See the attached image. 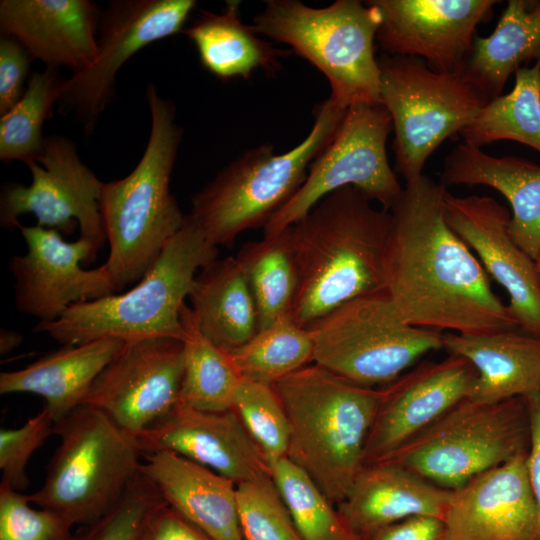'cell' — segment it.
I'll use <instances>...</instances> for the list:
<instances>
[{
    "instance_id": "obj_25",
    "label": "cell",
    "mask_w": 540,
    "mask_h": 540,
    "mask_svg": "<svg viewBox=\"0 0 540 540\" xmlns=\"http://www.w3.org/2000/svg\"><path fill=\"white\" fill-rule=\"evenodd\" d=\"M440 183L484 185L500 192L511 207L509 232L532 259L540 251V165L514 156L496 157L462 142L446 156Z\"/></svg>"
},
{
    "instance_id": "obj_28",
    "label": "cell",
    "mask_w": 540,
    "mask_h": 540,
    "mask_svg": "<svg viewBox=\"0 0 540 540\" xmlns=\"http://www.w3.org/2000/svg\"><path fill=\"white\" fill-rule=\"evenodd\" d=\"M183 33L194 44L204 69L222 80L247 79L258 70L275 74L280 59L291 52L271 45L246 25L236 0L227 1L219 13L200 11Z\"/></svg>"
},
{
    "instance_id": "obj_41",
    "label": "cell",
    "mask_w": 540,
    "mask_h": 540,
    "mask_svg": "<svg viewBox=\"0 0 540 540\" xmlns=\"http://www.w3.org/2000/svg\"><path fill=\"white\" fill-rule=\"evenodd\" d=\"M54 424L53 417L44 407L21 427L0 430V484L16 491L27 488L28 462L33 453L53 434Z\"/></svg>"
},
{
    "instance_id": "obj_26",
    "label": "cell",
    "mask_w": 540,
    "mask_h": 540,
    "mask_svg": "<svg viewBox=\"0 0 540 540\" xmlns=\"http://www.w3.org/2000/svg\"><path fill=\"white\" fill-rule=\"evenodd\" d=\"M443 349L468 360L477 372L470 399L494 404L540 391V338L513 330L443 333Z\"/></svg>"
},
{
    "instance_id": "obj_38",
    "label": "cell",
    "mask_w": 540,
    "mask_h": 540,
    "mask_svg": "<svg viewBox=\"0 0 540 540\" xmlns=\"http://www.w3.org/2000/svg\"><path fill=\"white\" fill-rule=\"evenodd\" d=\"M243 540H302L270 475L237 484Z\"/></svg>"
},
{
    "instance_id": "obj_35",
    "label": "cell",
    "mask_w": 540,
    "mask_h": 540,
    "mask_svg": "<svg viewBox=\"0 0 540 540\" xmlns=\"http://www.w3.org/2000/svg\"><path fill=\"white\" fill-rule=\"evenodd\" d=\"M59 69L46 67L31 74L20 100L0 119V159L3 162L34 161L41 153L45 137L42 126L53 113L65 87Z\"/></svg>"
},
{
    "instance_id": "obj_36",
    "label": "cell",
    "mask_w": 540,
    "mask_h": 540,
    "mask_svg": "<svg viewBox=\"0 0 540 540\" xmlns=\"http://www.w3.org/2000/svg\"><path fill=\"white\" fill-rule=\"evenodd\" d=\"M268 465L302 540H362L302 468L288 457Z\"/></svg>"
},
{
    "instance_id": "obj_10",
    "label": "cell",
    "mask_w": 540,
    "mask_h": 540,
    "mask_svg": "<svg viewBox=\"0 0 540 540\" xmlns=\"http://www.w3.org/2000/svg\"><path fill=\"white\" fill-rule=\"evenodd\" d=\"M528 445L529 418L524 398L494 404L466 398L383 461L455 491L527 452Z\"/></svg>"
},
{
    "instance_id": "obj_47",
    "label": "cell",
    "mask_w": 540,
    "mask_h": 540,
    "mask_svg": "<svg viewBox=\"0 0 540 540\" xmlns=\"http://www.w3.org/2000/svg\"><path fill=\"white\" fill-rule=\"evenodd\" d=\"M534 262H535L536 270L540 279V251L537 254L536 258L534 259Z\"/></svg>"
},
{
    "instance_id": "obj_42",
    "label": "cell",
    "mask_w": 540,
    "mask_h": 540,
    "mask_svg": "<svg viewBox=\"0 0 540 540\" xmlns=\"http://www.w3.org/2000/svg\"><path fill=\"white\" fill-rule=\"evenodd\" d=\"M31 56L14 39L0 38V114L9 111L23 96L31 74Z\"/></svg>"
},
{
    "instance_id": "obj_29",
    "label": "cell",
    "mask_w": 540,
    "mask_h": 540,
    "mask_svg": "<svg viewBox=\"0 0 540 540\" xmlns=\"http://www.w3.org/2000/svg\"><path fill=\"white\" fill-rule=\"evenodd\" d=\"M188 297L203 334L226 351L243 345L259 330L254 295L236 257L215 259L203 267Z\"/></svg>"
},
{
    "instance_id": "obj_44",
    "label": "cell",
    "mask_w": 540,
    "mask_h": 540,
    "mask_svg": "<svg viewBox=\"0 0 540 540\" xmlns=\"http://www.w3.org/2000/svg\"><path fill=\"white\" fill-rule=\"evenodd\" d=\"M364 540H447V535L444 520L418 515L381 528Z\"/></svg>"
},
{
    "instance_id": "obj_13",
    "label": "cell",
    "mask_w": 540,
    "mask_h": 540,
    "mask_svg": "<svg viewBox=\"0 0 540 540\" xmlns=\"http://www.w3.org/2000/svg\"><path fill=\"white\" fill-rule=\"evenodd\" d=\"M195 0H112L102 11L97 54L84 70L66 78L59 101L93 133L100 114L115 95L120 68L144 47L183 32Z\"/></svg>"
},
{
    "instance_id": "obj_2",
    "label": "cell",
    "mask_w": 540,
    "mask_h": 540,
    "mask_svg": "<svg viewBox=\"0 0 540 540\" xmlns=\"http://www.w3.org/2000/svg\"><path fill=\"white\" fill-rule=\"evenodd\" d=\"M348 186L291 226L299 289L291 319L307 328L355 298L387 288L392 216Z\"/></svg>"
},
{
    "instance_id": "obj_16",
    "label": "cell",
    "mask_w": 540,
    "mask_h": 540,
    "mask_svg": "<svg viewBox=\"0 0 540 540\" xmlns=\"http://www.w3.org/2000/svg\"><path fill=\"white\" fill-rule=\"evenodd\" d=\"M27 251L15 255L9 270L15 278L14 303L39 322H54L78 303L114 294L116 287L104 264L86 270L97 255L91 242H66L56 229L19 225Z\"/></svg>"
},
{
    "instance_id": "obj_32",
    "label": "cell",
    "mask_w": 540,
    "mask_h": 540,
    "mask_svg": "<svg viewBox=\"0 0 540 540\" xmlns=\"http://www.w3.org/2000/svg\"><path fill=\"white\" fill-rule=\"evenodd\" d=\"M184 371L179 404L207 412L232 409L242 380L229 353L208 339L191 307L181 309Z\"/></svg>"
},
{
    "instance_id": "obj_22",
    "label": "cell",
    "mask_w": 540,
    "mask_h": 540,
    "mask_svg": "<svg viewBox=\"0 0 540 540\" xmlns=\"http://www.w3.org/2000/svg\"><path fill=\"white\" fill-rule=\"evenodd\" d=\"M102 11L90 0H1V36L46 67L87 68L97 54Z\"/></svg>"
},
{
    "instance_id": "obj_11",
    "label": "cell",
    "mask_w": 540,
    "mask_h": 540,
    "mask_svg": "<svg viewBox=\"0 0 540 540\" xmlns=\"http://www.w3.org/2000/svg\"><path fill=\"white\" fill-rule=\"evenodd\" d=\"M380 103L392 119L395 171L405 183L423 175L427 159L468 126L490 101L461 73L438 72L423 60L378 58Z\"/></svg>"
},
{
    "instance_id": "obj_46",
    "label": "cell",
    "mask_w": 540,
    "mask_h": 540,
    "mask_svg": "<svg viewBox=\"0 0 540 540\" xmlns=\"http://www.w3.org/2000/svg\"><path fill=\"white\" fill-rule=\"evenodd\" d=\"M22 342L19 332L1 328L0 330V353L6 355L17 348Z\"/></svg>"
},
{
    "instance_id": "obj_33",
    "label": "cell",
    "mask_w": 540,
    "mask_h": 540,
    "mask_svg": "<svg viewBox=\"0 0 540 540\" xmlns=\"http://www.w3.org/2000/svg\"><path fill=\"white\" fill-rule=\"evenodd\" d=\"M460 135L479 148L512 140L540 154V65L518 69L513 89L490 100Z\"/></svg>"
},
{
    "instance_id": "obj_43",
    "label": "cell",
    "mask_w": 540,
    "mask_h": 540,
    "mask_svg": "<svg viewBox=\"0 0 540 540\" xmlns=\"http://www.w3.org/2000/svg\"><path fill=\"white\" fill-rule=\"evenodd\" d=\"M139 540H212L166 503L148 518Z\"/></svg>"
},
{
    "instance_id": "obj_12",
    "label": "cell",
    "mask_w": 540,
    "mask_h": 540,
    "mask_svg": "<svg viewBox=\"0 0 540 540\" xmlns=\"http://www.w3.org/2000/svg\"><path fill=\"white\" fill-rule=\"evenodd\" d=\"M392 130L391 116L381 103L351 105L332 141L311 164L304 183L264 226V235L292 226L325 196L348 186L389 211L403 189L387 158Z\"/></svg>"
},
{
    "instance_id": "obj_21",
    "label": "cell",
    "mask_w": 540,
    "mask_h": 540,
    "mask_svg": "<svg viewBox=\"0 0 540 540\" xmlns=\"http://www.w3.org/2000/svg\"><path fill=\"white\" fill-rule=\"evenodd\" d=\"M137 439L143 453L172 452L236 484L270 475L262 452L232 409L207 412L179 404Z\"/></svg>"
},
{
    "instance_id": "obj_23",
    "label": "cell",
    "mask_w": 540,
    "mask_h": 540,
    "mask_svg": "<svg viewBox=\"0 0 540 540\" xmlns=\"http://www.w3.org/2000/svg\"><path fill=\"white\" fill-rule=\"evenodd\" d=\"M453 491L387 461L364 465L337 509L362 540L393 523L418 515L444 520Z\"/></svg>"
},
{
    "instance_id": "obj_15",
    "label": "cell",
    "mask_w": 540,
    "mask_h": 540,
    "mask_svg": "<svg viewBox=\"0 0 540 540\" xmlns=\"http://www.w3.org/2000/svg\"><path fill=\"white\" fill-rule=\"evenodd\" d=\"M183 371L182 340L154 337L125 342L82 405L102 411L138 437L179 405Z\"/></svg>"
},
{
    "instance_id": "obj_5",
    "label": "cell",
    "mask_w": 540,
    "mask_h": 540,
    "mask_svg": "<svg viewBox=\"0 0 540 540\" xmlns=\"http://www.w3.org/2000/svg\"><path fill=\"white\" fill-rule=\"evenodd\" d=\"M212 245L187 215L182 228L129 291L70 306L54 322L33 331L62 345L103 338L130 342L166 337L182 340L181 309L198 272L217 259Z\"/></svg>"
},
{
    "instance_id": "obj_39",
    "label": "cell",
    "mask_w": 540,
    "mask_h": 540,
    "mask_svg": "<svg viewBox=\"0 0 540 540\" xmlns=\"http://www.w3.org/2000/svg\"><path fill=\"white\" fill-rule=\"evenodd\" d=\"M163 503L157 488L139 470L117 504L84 526L74 540H139L148 518Z\"/></svg>"
},
{
    "instance_id": "obj_18",
    "label": "cell",
    "mask_w": 540,
    "mask_h": 540,
    "mask_svg": "<svg viewBox=\"0 0 540 540\" xmlns=\"http://www.w3.org/2000/svg\"><path fill=\"white\" fill-rule=\"evenodd\" d=\"M444 216L509 296L518 327L540 338V279L532 259L509 232L511 213L490 196H456L446 190Z\"/></svg>"
},
{
    "instance_id": "obj_45",
    "label": "cell",
    "mask_w": 540,
    "mask_h": 540,
    "mask_svg": "<svg viewBox=\"0 0 540 540\" xmlns=\"http://www.w3.org/2000/svg\"><path fill=\"white\" fill-rule=\"evenodd\" d=\"M529 418V445L526 469L538 512V540H540V391L524 397Z\"/></svg>"
},
{
    "instance_id": "obj_1",
    "label": "cell",
    "mask_w": 540,
    "mask_h": 540,
    "mask_svg": "<svg viewBox=\"0 0 540 540\" xmlns=\"http://www.w3.org/2000/svg\"><path fill=\"white\" fill-rule=\"evenodd\" d=\"M446 188L421 175L390 208L387 288L408 324L443 333L484 335L518 327L489 275L448 225Z\"/></svg>"
},
{
    "instance_id": "obj_30",
    "label": "cell",
    "mask_w": 540,
    "mask_h": 540,
    "mask_svg": "<svg viewBox=\"0 0 540 540\" xmlns=\"http://www.w3.org/2000/svg\"><path fill=\"white\" fill-rule=\"evenodd\" d=\"M531 61L540 65V2L510 0L494 31L475 37L463 73L492 100L510 75Z\"/></svg>"
},
{
    "instance_id": "obj_3",
    "label": "cell",
    "mask_w": 540,
    "mask_h": 540,
    "mask_svg": "<svg viewBox=\"0 0 540 540\" xmlns=\"http://www.w3.org/2000/svg\"><path fill=\"white\" fill-rule=\"evenodd\" d=\"M151 129L144 153L125 177L103 183L100 211L109 256L104 263L116 291L139 281L185 223L170 191L182 130L175 107L149 83Z\"/></svg>"
},
{
    "instance_id": "obj_6",
    "label": "cell",
    "mask_w": 540,
    "mask_h": 540,
    "mask_svg": "<svg viewBox=\"0 0 540 540\" xmlns=\"http://www.w3.org/2000/svg\"><path fill=\"white\" fill-rule=\"evenodd\" d=\"M348 108L331 97L314 112L306 138L283 154L270 143L245 151L192 197L189 217L214 246L231 247L244 231L263 227L306 180Z\"/></svg>"
},
{
    "instance_id": "obj_9",
    "label": "cell",
    "mask_w": 540,
    "mask_h": 540,
    "mask_svg": "<svg viewBox=\"0 0 540 540\" xmlns=\"http://www.w3.org/2000/svg\"><path fill=\"white\" fill-rule=\"evenodd\" d=\"M313 363L355 384L383 387L429 352L443 333L406 323L387 291L350 300L307 327Z\"/></svg>"
},
{
    "instance_id": "obj_4",
    "label": "cell",
    "mask_w": 540,
    "mask_h": 540,
    "mask_svg": "<svg viewBox=\"0 0 540 540\" xmlns=\"http://www.w3.org/2000/svg\"><path fill=\"white\" fill-rule=\"evenodd\" d=\"M273 388L290 425L287 457L337 505L363 467L382 387L355 384L311 363Z\"/></svg>"
},
{
    "instance_id": "obj_8",
    "label": "cell",
    "mask_w": 540,
    "mask_h": 540,
    "mask_svg": "<svg viewBox=\"0 0 540 540\" xmlns=\"http://www.w3.org/2000/svg\"><path fill=\"white\" fill-rule=\"evenodd\" d=\"M53 434L60 443L44 483L28 499L73 525H90L123 497L139 473L143 451L137 437L88 405L55 422Z\"/></svg>"
},
{
    "instance_id": "obj_31",
    "label": "cell",
    "mask_w": 540,
    "mask_h": 540,
    "mask_svg": "<svg viewBox=\"0 0 540 540\" xmlns=\"http://www.w3.org/2000/svg\"><path fill=\"white\" fill-rule=\"evenodd\" d=\"M256 302L259 330L291 318L299 269L291 226L242 245L237 256Z\"/></svg>"
},
{
    "instance_id": "obj_20",
    "label": "cell",
    "mask_w": 540,
    "mask_h": 540,
    "mask_svg": "<svg viewBox=\"0 0 540 540\" xmlns=\"http://www.w3.org/2000/svg\"><path fill=\"white\" fill-rule=\"evenodd\" d=\"M526 453L453 491L444 518L447 540H538Z\"/></svg>"
},
{
    "instance_id": "obj_37",
    "label": "cell",
    "mask_w": 540,
    "mask_h": 540,
    "mask_svg": "<svg viewBox=\"0 0 540 540\" xmlns=\"http://www.w3.org/2000/svg\"><path fill=\"white\" fill-rule=\"evenodd\" d=\"M232 410L269 464L287 457L290 425L273 386L242 379Z\"/></svg>"
},
{
    "instance_id": "obj_34",
    "label": "cell",
    "mask_w": 540,
    "mask_h": 540,
    "mask_svg": "<svg viewBox=\"0 0 540 540\" xmlns=\"http://www.w3.org/2000/svg\"><path fill=\"white\" fill-rule=\"evenodd\" d=\"M227 352L242 379L273 386L313 363L314 343L307 328L285 318Z\"/></svg>"
},
{
    "instance_id": "obj_40",
    "label": "cell",
    "mask_w": 540,
    "mask_h": 540,
    "mask_svg": "<svg viewBox=\"0 0 540 540\" xmlns=\"http://www.w3.org/2000/svg\"><path fill=\"white\" fill-rule=\"evenodd\" d=\"M31 504L28 495L0 484V540H74L66 517Z\"/></svg>"
},
{
    "instance_id": "obj_24",
    "label": "cell",
    "mask_w": 540,
    "mask_h": 540,
    "mask_svg": "<svg viewBox=\"0 0 540 540\" xmlns=\"http://www.w3.org/2000/svg\"><path fill=\"white\" fill-rule=\"evenodd\" d=\"M139 470L168 506L212 540H243L234 481L168 451L143 453Z\"/></svg>"
},
{
    "instance_id": "obj_19",
    "label": "cell",
    "mask_w": 540,
    "mask_h": 540,
    "mask_svg": "<svg viewBox=\"0 0 540 540\" xmlns=\"http://www.w3.org/2000/svg\"><path fill=\"white\" fill-rule=\"evenodd\" d=\"M477 372L463 357L424 361L383 386V397L365 446L363 466L385 460L462 400Z\"/></svg>"
},
{
    "instance_id": "obj_27",
    "label": "cell",
    "mask_w": 540,
    "mask_h": 540,
    "mask_svg": "<svg viewBox=\"0 0 540 540\" xmlns=\"http://www.w3.org/2000/svg\"><path fill=\"white\" fill-rule=\"evenodd\" d=\"M124 344L120 339L103 338L63 345L22 369L1 372L0 393L42 397L57 422L82 405L93 382Z\"/></svg>"
},
{
    "instance_id": "obj_14",
    "label": "cell",
    "mask_w": 540,
    "mask_h": 540,
    "mask_svg": "<svg viewBox=\"0 0 540 540\" xmlns=\"http://www.w3.org/2000/svg\"><path fill=\"white\" fill-rule=\"evenodd\" d=\"M26 165L30 185L8 183L1 189V226L13 230L21 215L33 214L37 225L64 234L79 225L80 237L101 249L107 241L100 211L104 182L81 161L75 144L64 136H47L41 153Z\"/></svg>"
},
{
    "instance_id": "obj_7",
    "label": "cell",
    "mask_w": 540,
    "mask_h": 540,
    "mask_svg": "<svg viewBox=\"0 0 540 540\" xmlns=\"http://www.w3.org/2000/svg\"><path fill=\"white\" fill-rule=\"evenodd\" d=\"M253 22L258 34L287 44L320 70L330 97L343 107L380 103L375 40L381 14L372 1L337 0L314 8L298 0H267Z\"/></svg>"
},
{
    "instance_id": "obj_17",
    "label": "cell",
    "mask_w": 540,
    "mask_h": 540,
    "mask_svg": "<svg viewBox=\"0 0 540 540\" xmlns=\"http://www.w3.org/2000/svg\"><path fill=\"white\" fill-rule=\"evenodd\" d=\"M381 14L376 41L384 54L423 60L438 72L464 71L476 28L494 0H372Z\"/></svg>"
}]
</instances>
